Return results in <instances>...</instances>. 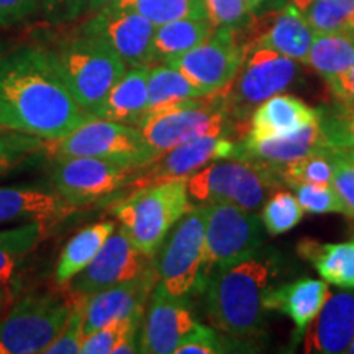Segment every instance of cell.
Listing matches in <instances>:
<instances>
[{
	"label": "cell",
	"mask_w": 354,
	"mask_h": 354,
	"mask_svg": "<svg viewBox=\"0 0 354 354\" xmlns=\"http://www.w3.org/2000/svg\"><path fill=\"white\" fill-rule=\"evenodd\" d=\"M141 318H122L100 326L86 335L82 343V354H112L125 339L138 333Z\"/></svg>",
	"instance_id": "36"
},
{
	"label": "cell",
	"mask_w": 354,
	"mask_h": 354,
	"mask_svg": "<svg viewBox=\"0 0 354 354\" xmlns=\"http://www.w3.org/2000/svg\"><path fill=\"white\" fill-rule=\"evenodd\" d=\"M320 151H333L328 136H326L322 127V118L312 123V125L302 128L297 133H292V135L263 140L245 136L238 143L236 153H234L233 158L254 161L274 171L279 176V172L292 165V162H297L300 159L310 156V154Z\"/></svg>",
	"instance_id": "18"
},
{
	"label": "cell",
	"mask_w": 354,
	"mask_h": 354,
	"mask_svg": "<svg viewBox=\"0 0 354 354\" xmlns=\"http://www.w3.org/2000/svg\"><path fill=\"white\" fill-rule=\"evenodd\" d=\"M276 272L274 254L259 251L240 263L214 269L203 284L210 322L234 338L258 336L268 312L264 300Z\"/></svg>",
	"instance_id": "2"
},
{
	"label": "cell",
	"mask_w": 354,
	"mask_h": 354,
	"mask_svg": "<svg viewBox=\"0 0 354 354\" xmlns=\"http://www.w3.org/2000/svg\"><path fill=\"white\" fill-rule=\"evenodd\" d=\"M117 2V0H87L86 3V12L87 13H95L99 12L100 8L110 6V3Z\"/></svg>",
	"instance_id": "47"
},
{
	"label": "cell",
	"mask_w": 354,
	"mask_h": 354,
	"mask_svg": "<svg viewBox=\"0 0 354 354\" xmlns=\"http://www.w3.org/2000/svg\"><path fill=\"white\" fill-rule=\"evenodd\" d=\"M207 15L216 28L230 26L241 28L251 21V10L245 0H203Z\"/></svg>",
	"instance_id": "39"
},
{
	"label": "cell",
	"mask_w": 354,
	"mask_h": 354,
	"mask_svg": "<svg viewBox=\"0 0 354 354\" xmlns=\"http://www.w3.org/2000/svg\"><path fill=\"white\" fill-rule=\"evenodd\" d=\"M263 2H264V0H245V3H246L248 8H250L251 12H253L254 8H258Z\"/></svg>",
	"instance_id": "49"
},
{
	"label": "cell",
	"mask_w": 354,
	"mask_h": 354,
	"mask_svg": "<svg viewBox=\"0 0 354 354\" xmlns=\"http://www.w3.org/2000/svg\"><path fill=\"white\" fill-rule=\"evenodd\" d=\"M50 227V223L41 220L25 221L24 225L13 228L0 230V248H12L21 253L28 254L41 241L44 230Z\"/></svg>",
	"instance_id": "40"
},
{
	"label": "cell",
	"mask_w": 354,
	"mask_h": 354,
	"mask_svg": "<svg viewBox=\"0 0 354 354\" xmlns=\"http://www.w3.org/2000/svg\"><path fill=\"white\" fill-rule=\"evenodd\" d=\"M307 328L304 338L305 353H346L354 338V294L328 292L320 312Z\"/></svg>",
	"instance_id": "20"
},
{
	"label": "cell",
	"mask_w": 354,
	"mask_h": 354,
	"mask_svg": "<svg viewBox=\"0 0 354 354\" xmlns=\"http://www.w3.org/2000/svg\"><path fill=\"white\" fill-rule=\"evenodd\" d=\"M123 10H135L154 25L180 19H209L203 0H133Z\"/></svg>",
	"instance_id": "33"
},
{
	"label": "cell",
	"mask_w": 354,
	"mask_h": 354,
	"mask_svg": "<svg viewBox=\"0 0 354 354\" xmlns=\"http://www.w3.org/2000/svg\"><path fill=\"white\" fill-rule=\"evenodd\" d=\"M115 230H117L115 221L104 220L87 225L81 232L74 234L66 243L59 254V259H57L55 269L56 284L61 287L69 286V282L94 261L102 246L105 245L107 238Z\"/></svg>",
	"instance_id": "26"
},
{
	"label": "cell",
	"mask_w": 354,
	"mask_h": 354,
	"mask_svg": "<svg viewBox=\"0 0 354 354\" xmlns=\"http://www.w3.org/2000/svg\"><path fill=\"white\" fill-rule=\"evenodd\" d=\"M330 91L339 105L354 107V63L342 76L328 81Z\"/></svg>",
	"instance_id": "45"
},
{
	"label": "cell",
	"mask_w": 354,
	"mask_h": 354,
	"mask_svg": "<svg viewBox=\"0 0 354 354\" xmlns=\"http://www.w3.org/2000/svg\"><path fill=\"white\" fill-rule=\"evenodd\" d=\"M153 266V258L136 250L122 228L118 232L115 230L94 261L69 282V289L77 297H88L143 276Z\"/></svg>",
	"instance_id": "14"
},
{
	"label": "cell",
	"mask_w": 354,
	"mask_h": 354,
	"mask_svg": "<svg viewBox=\"0 0 354 354\" xmlns=\"http://www.w3.org/2000/svg\"><path fill=\"white\" fill-rule=\"evenodd\" d=\"M304 218V209L297 197L292 196L287 190L272 194V197L264 203L261 212L266 232L272 236L284 234L295 228Z\"/></svg>",
	"instance_id": "35"
},
{
	"label": "cell",
	"mask_w": 354,
	"mask_h": 354,
	"mask_svg": "<svg viewBox=\"0 0 354 354\" xmlns=\"http://www.w3.org/2000/svg\"><path fill=\"white\" fill-rule=\"evenodd\" d=\"M140 171L136 165L120 159L63 158L56 159L51 183L69 205L79 209L125 187Z\"/></svg>",
	"instance_id": "12"
},
{
	"label": "cell",
	"mask_w": 354,
	"mask_h": 354,
	"mask_svg": "<svg viewBox=\"0 0 354 354\" xmlns=\"http://www.w3.org/2000/svg\"><path fill=\"white\" fill-rule=\"evenodd\" d=\"M346 353H349V354H354V338H353V342H351V344H349V346H348V349H346Z\"/></svg>",
	"instance_id": "51"
},
{
	"label": "cell",
	"mask_w": 354,
	"mask_h": 354,
	"mask_svg": "<svg viewBox=\"0 0 354 354\" xmlns=\"http://www.w3.org/2000/svg\"><path fill=\"white\" fill-rule=\"evenodd\" d=\"M297 74V63L292 57L258 48L248 53L233 81L216 94L234 122L250 123V113L261 102L286 91Z\"/></svg>",
	"instance_id": "8"
},
{
	"label": "cell",
	"mask_w": 354,
	"mask_h": 354,
	"mask_svg": "<svg viewBox=\"0 0 354 354\" xmlns=\"http://www.w3.org/2000/svg\"><path fill=\"white\" fill-rule=\"evenodd\" d=\"M131 2H133V0H117V2L110 3V6L115 7V8H127Z\"/></svg>",
	"instance_id": "50"
},
{
	"label": "cell",
	"mask_w": 354,
	"mask_h": 354,
	"mask_svg": "<svg viewBox=\"0 0 354 354\" xmlns=\"http://www.w3.org/2000/svg\"><path fill=\"white\" fill-rule=\"evenodd\" d=\"M238 141L230 136H201L176 146L171 151L158 158L153 165L146 166L130 183L131 190L146 185L169 183V180H187L197 171L218 159H230L236 153Z\"/></svg>",
	"instance_id": "16"
},
{
	"label": "cell",
	"mask_w": 354,
	"mask_h": 354,
	"mask_svg": "<svg viewBox=\"0 0 354 354\" xmlns=\"http://www.w3.org/2000/svg\"><path fill=\"white\" fill-rule=\"evenodd\" d=\"M156 25L135 10L107 6L94 13L81 32L109 43L128 68L153 64V35Z\"/></svg>",
	"instance_id": "15"
},
{
	"label": "cell",
	"mask_w": 354,
	"mask_h": 354,
	"mask_svg": "<svg viewBox=\"0 0 354 354\" xmlns=\"http://www.w3.org/2000/svg\"><path fill=\"white\" fill-rule=\"evenodd\" d=\"M313 38H315V33L305 20L304 12L289 3L281 12L274 13L271 25L264 32L258 33L254 39H251L250 51L268 48V50L292 57L294 61L305 63Z\"/></svg>",
	"instance_id": "23"
},
{
	"label": "cell",
	"mask_w": 354,
	"mask_h": 354,
	"mask_svg": "<svg viewBox=\"0 0 354 354\" xmlns=\"http://www.w3.org/2000/svg\"><path fill=\"white\" fill-rule=\"evenodd\" d=\"M264 243L261 218L232 203H209L205 223V281L214 269L251 258Z\"/></svg>",
	"instance_id": "11"
},
{
	"label": "cell",
	"mask_w": 354,
	"mask_h": 354,
	"mask_svg": "<svg viewBox=\"0 0 354 354\" xmlns=\"http://www.w3.org/2000/svg\"><path fill=\"white\" fill-rule=\"evenodd\" d=\"M48 53L77 104L94 117L110 88L128 69L109 43L82 32Z\"/></svg>",
	"instance_id": "4"
},
{
	"label": "cell",
	"mask_w": 354,
	"mask_h": 354,
	"mask_svg": "<svg viewBox=\"0 0 354 354\" xmlns=\"http://www.w3.org/2000/svg\"><path fill=\"white\" fill-rule=\"evenodd\" d=\"M203 95L198 88L171 64L149 66L148 73V110H154L174 102L198 99Z\"/></svg>",
	"instance_id": "30"
},
{
	"label": "cell",
	"mask_w": 354,
	"mask_h": 354,
	"mask_svg": "<svg viewBox=\"0 0 354 354\" xmlns=\"http://www.w3.org/2000/svg\"><path fill=\"white\" fill-rule=\"evenodd\" d=\"M48 149V141L0 127V177L32 161Z\"/></svg>",
	"instance_id": "32"
},
{
	"label": "cell",
	"mask_w": 354,
	"mask_h": 354,
	"mask_svg": "<svg viewBox=\"0 0 354 354\" xmlns=\"http://www.w3.org/2000/svg\"><path fill=\"white\" fill-rule=\"evenodd\" d=\"M299 253L312 261L320 276L330 284L354 289V240L320 245L315 240L300 241Z\"/></svg>",
	"instance_id": "28"
},
{
	"label": "cell",
	"mask_w": 354,
	"mask_h": 354,
	"mask_svg": "<svg viewBox=\"0 0 354 354\" xmlns=\"http://www.w3.org/2000/svg\"><path fill=\"white\" fill-rule=\"evenodd\" d=\"M297 201L308 214H343V205L331 184L302 183L295 185Z\"/></svg>",
	"instance_id": "38"
},
{
	"label": "cell",
	"mask_w": 354,
	"mask_h": 354,
	"mask_svg": "<svg viewBox=\"0 0 354 354\" xmlns=\"http://www.w3.org/2000/svg\"><path fill=\"white\" fill-rule=\"evenodd\" d=\"M92 118L66 87L48 51L24 48L0 59L2 128L56 141Z\"/></svg>",
	"instance_id": "1"
},
{
	"label": "cell",
	"mask_w": 354,
	"mask_h": 354,
	"mask_svg": "<svg viewBox=\"0 0 354 354\" xmlns=\"http://www.w3.org/2000/svg\"><path fill=\"white\" fill-rule=\"evenodd\" d=\"M205 223L207 205L192 207L159 248L158 286L174 297H187L205 284Z\"/></svg>",
	"instance_id": "7"
},
{
	"label": "cell",
	"mask_w": 354,
	"mask_h": 354,
	"mask_svg": "<svg viewBox=\"0 0 354 354\" xmlns=\"http://www.w3.org/2000/svg\"><path fill=\"white\" fill-rule=\"evenodd\" d=\"M39 0H0V25H13L32 17Z\"/></svg>",
	"instance_id": "44"
},
{
	"label": "cell",
	"mask_w": 354,
	"mask_h": 354,
	"mask_svg": "<svg viewBox=\"0 0 354 354\" xmlns=\"http://www.w3.org/2000/svg\"><path fill=\"white\" fill-rule=\"evenodd\" d=\"M76 210L56 190L43 185L17 184L0 187V225L35 220L53 225Z\"/></svg>",
	"instance_id": "21"
},
{
	"label": "cell",
	"mask_w": 354,
	"mask_h": 354,
	"mask_svg": "<svg viewBox=\"0 0 354 354\" xmlns=\"http://www.w3.org/2000/svg\"><path fill=\"white\" fill-rule=\"evenodd\" d=\"M276 172L240 158L214 161L187 179V192L203 203H232L254 212L281 184Z\"/></svg>",
	"instance_id": "6"
},
{
	"label": "cell",
	"mask_w": 354,
	"mask_h": 354,
	"mask_svg": "<svg viewBox=\"0 0 354 354\" xmlns=\"http://www.w3.org/2000/svg\"><path fill=\"white\" fill-rule=\"evenodd\" d=\"M190 209L187 180H169L133 190L115 205L113 215L133 246L154 258L172 227Z\"/></svg>",
	"instance_id": "5"
},
{
	"label": "cell",
	"mask_w": 354,
	"mask_h": 354,
	"mask_svg": "<svg viewBox=\"0 0 354 354\" xmlns=\"http://www.w3.org/2000/svg\"><path fill=\"white\" fill-rule=\"evenodd\" d=\"M322 118V110L308 107L294 95L276 94L261 102L250 117L248 138H276L297 133Z\"/></svg>",
	"instance_id": "22"
},
{
	"label": "cell",
	"mask_w": 354,
	"mask_h": 354,
	"mask_svg": "<svg viewBox=\"0 0 354 354\" xmlns=\"http://www.w3.org/2000/svg\"><path fill=\"white\" fill-rule=\"evenodd\" d=\"M71 308L56 295H25L0 320V354L44 353L63 331Z\"/></svg>",
	"instance_id": "9"
},
{
	"label": "cell",
	"mask_w": 354,
	"mask_h": 354,
	"mask_svg": "<svg viewBox=\"0 0 354 354\" xmlns=\"http://www.w3.org/2000/svg\"><path fill=\"white\" fill-rule=\"evenodd\" d=\"M86 299L77 297L73 304L71 313L63 331L51 343L44 354H77L81 353L86 338Z\"/></svg>",
	"instance_id": "37"
},
{
	"label": "cell",
	"mask_w": 354,
	"mask_h": 354,
	"mask_svg": "<svg viewBox=\"0 0 354 354\" xmlns=\"http://www.w3.org/2000/svg\"><path fill=\"white\" fill-rule=\"evenodd\" d=\"M215 28L210 19H180L158 25L153 35V63L169 64L205 41Z\"/></svg>",
	"instance_id": "27"
},
{
	"label": "cell",
	"mask_w": 354,
	"mask_h": 354,
	"mask_svg": "<svg viewBox=\"0 0 354 354\" xmlns=\"http://www.w3.org/2000/svg\"><path fill=\"white\" fill-rule=\"evenodd\" d=\"M335 151H320L292 162L279 172V177L284 184L294 189L295 185L302 183L312 184H331L336 161Z\"/></svg>",
	"instance_id": "34"
},
{
	"label": "cell",
	"mask_w": 354,
	"mask_h": 354,
	"mask_svg": "<svg viewBox=\"0 0 354 354\" xmlns=\"http://www.w3.org/2000/svg\"><path fill=\"white\" fill-rule=\"evenodd\" d=\"M25 253L12 248H0V287L10 284L17 274L20 259L24 258Z\"/></svg>",
	"instance_id": "46"
},
{
	"label": "cell",
	"mask_w": 354,
	"mask_h": 354,
	"mask_svg": "<svg viewBox=\"0 0 354 354\" xmlns=\"http://www.w3.org/2000/svg\"><path fill=\"white\" fill-rule=\"evenodd\" d=\"M328 297L326 281L300 277L297 281L269 290L264 300L266 310H277L295 323L299 333L307 328Z\"/></svg>",
	"instance_id": "25"
},
{
	"label": "cell",
	"mask_w": 354,
	"mask_h": 354,
	"mask_svg": "<svg viewBox=\"0 0 354 354\" xmlns=\"http://www.w3.org/2000/svg\"><path fill=\"white\" fill-rule=\"evenodd\" d=\"M149 64L128 68L97 109L95 118L136 127L148 110Z\"/></svg>",
	"instance_id": "24"
},
{
	"label": "cell",
	"mask_w": 354,
	"mask_h": 354,
	"mask_svg": "<svg viewBox=\"0 0 354 354\" xmlns=\"http://www.w3.org/2000/svg\"><path fill=\"white\" fill-rule=\"evenodd\" d=\"M198 323L185 297H174L156 286L146 308L140 336V353L171 354L187 338Z\"/></svg>",
	"instance_id": "17"
},
{
	"label": "cell",
	"mask_w": 354,
	"mask_h": 354,
	"mask_svg": "<svg viewBox=\"0 0 354 354\" xmlns=\"http://www.w3.org/2000/svg\"><path fill=\"white\" fill-rule=\"evenodd\" d=\"M305 63L326 82L342 76L354 63V33L315 35Z\"/></svg>",
	"instance_id": "29"
},
{
	"label": "cell",
	"mask_w": 354,
	"mask_h": 354,
	"mask_svg": "<svg viewBox=\"0 0 354 354\" xmlns=\"http://www.w3.org/2000/svg\"><path fill=\"white\" fill-rule=\"evenodd\" d=\"M86 3L87 0H39V7L48 19L56 21L76 19L86 12Z\"/></svg>",
	"instance_id": "43"
},
{
	"label": "cell",
	"mask_w": 354,
	"mask_h": 354,
	"mask_svg": "<svg viewBox=\"0 0 354 354\" xmlns=\"http://www.w3.org/2000/svg\"><path fill=\"white\" fill-rule=\"evenodd\" d=\"M331 185L342 202L343 214L354 218V159L343 154L336 156Z\"/></svg>",
	"instance_id": "41"
},
{
	"label": "cell",
	"mask_w": 354,
	"mask_h": 354,
	"mask_svg": "<svg viewBox=\"0 0 354 354\" xmlns=\"http://www.w3.org/2000/svg\"><path fill=\"white\" fill-rule=\"evenodd\" d=\"M240 30L218 26L205 41L169 64L180 71L203 95L218 92L233 81L250 53Z\"/></svg>",
	"instance_id": "13"
},
{
	"label": "cell",
	"mask_w": 354,
	"mask_h": 354,
	"mask_svg": "<svg viewBox=\"0 0 354 354\" xmlns=\"http://www.w3.org/2000/svg\"><path fill=\"white\" fill-rule=\"evenodd\" d=\"M48 149L55 159L79 156L120 159L133 162L140 169L158 159L140 128L104 118H92L64 138L48 141Z\"/></svg>",
	"instance_id": "10"
},
{
	"label": "cell",
	"mask_w": 354,
	"mask_h": 354,
	"mask_svg": "<svg viewBox=\"0 0 354 354\" xmlns=\"http://www.w3.org/2000/svg\"><path fill=\"white\" fill-rule=\"evenodd\" d=\"M304 15L315 35L354 33V0H315Z\"/></svg>",
	"instance_id": "31"
},
{
	"label": "cell",
	"mask_w": 354,
	"mask_h": 354,
	"mask_svg": "<svg viewBox=\"0 0 354 354\" xmlns=\"http://www.w3.org/2000/svg\"><path fill=\"white\" fill-rule=\"evenodd\" d=\"M223 339L209 326L198 325L187 335V338L179 344L176 354H216L225 353Z\"/></svg>",
	"instance_id": "42"
},
{
	"label": "cell",
	"mask_w": 354,
	"mask_h": 354,
	"mask_svg": "<svg viewBox=\"0 0 354 354\" xmlns=\"http://www.w3.org/2000/svg\"><path fill=\"white\" fill-rule=\"evenodd\" d=\"M313 2H315V0H290L292 6L297 7L300 12H305V10H307V8H308L310 6H312Z\"/></svg>",
	"instance_id": "48"
},
{
	"label": "cell",
	"mask_w": 354,
	"mask_h": 354,
	"mask_svg": "<svg viewBox=\"0 0 354 354\" xmlns=\"http://www.w3.org/2000/svg\"><path fill=\"white\" fill-rule=\"evenodd\" d=\"M143 138L156 158L171 151L185 141L201 136H234L243 140L250 123H236L225 112L216 92L207 99H189L162 105L146 112L138 125Z\"/></svg>",
	"instance_id": "3"
},
{
	"label": "cell",
	"mask_w": 354,
	"mask_h": 354,
	"mask_svg": "<svg viewBox=\"0 0 354 354\" xmlns=\"http://www.w3.org/2000/svg\"><path fill=\"white\" fill-rule=\"evenodd\" d=\"M158 284L156 266L143 276L95 292L86 299V335L122 318H141Z\"/></svg>",
	"instance_id": "19"
}]
</instances>
